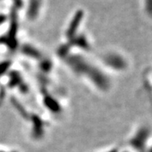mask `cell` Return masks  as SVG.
Instances as JSON below:
<instances>
[{
    "label": "cell",
    "instance_id": "obj_1",
    "mask_svg": "<svg viewBox=\"0 0 152 152\" xmlns=\"http://www.w3.org/2000/svg\"><path fill=\"white\" fill-rule=\"evenodd\" d=\"M146 2V8L147 10L152 14V0H145Z\"/></svg>",
    "mask_w": 152,
    "mask_h": 152
}]
</instances>
